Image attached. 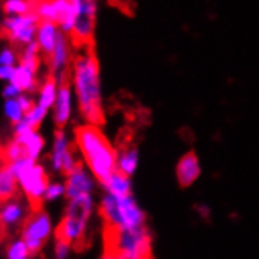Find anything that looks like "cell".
Wrapping results in <instances>:
<instances>
[{"label": "cell", "mask_w": 259, "mask_h": 259, "mask_svg": "<svg viewBox=\"0 0 259 259\" xmlns=\"http://www.w3.org/2000/svg\"><path fill=\"white\" fill-rule=\"evenodd\" d=\"M72 91L85 123L99 126L104 119L101 74L98 58L95 57L91 48L74 60Z\"/></svg>", "instance_id": "6da1fadb"}, {"label": "cell", "mask_w": 259, "mask_h": 259, "mask_svg": "<svg viewBox=\"0 0 259 259\" xmlns=\"http://www.w3.org/2000/svg\"><path fill=\"white\" fill-rule=\"evenodd\" d=\"M74 143L83 159V165L99 184L116 171L118 151L105 139L99 126H79L74 132Z\"/></svg>", "instance_id": "7a4b0ae2"}, {"label": "cell", "mask_w": 259, "mask_h": 259, "mask_svg": "<svg viewBox=\"0 0 259 259\" xmlns=\"http://www.w3.org/2000/svg\"><path fill=\"white\" fill-rule=\"evenodd\" d=\"M98 210L109 231L140 230L146 226V212L134 195L119 198L104 193L98 203Z\"/></svg>", "instance_id": "3957f363"}, {"label": "cell", "mask_w": 259, "mask_h": 259, "mask_svg": "<svg viewBox=\"0 0 259 259\" xmlns=\"http://www.w3.org/2000/svg\"><path fill=\"white\" fill-rule=\"evenodd\" d=\"M96 201L93 196H80L68 200L62 220L57 228V239H62L71 245H80L83 242L91 217L95 215Z\"/></svg>", "instance_id": "277c9868"}, {"label": "cell", "mask_w": 259, "mask_h": 259, "mask_svg": "<svg viewBox=\"0 0 259 259\" xmlns=\"http://www.w3.org/2000/svg\"><path fill=\"white\" fill-rule=\"evenodd\" d=\"M5 166L18 179L19 190L30 204L38 206L41 201H44L46 189L51 181L41 163L28 157H22L19 160L5 163Z\"/></svg>", "instance_id": "5b68a950"}, {"label": "cell", "mask_w": 259, "mask_h": 259, "mask_svg": "<svg viewBox=\"0 0 259 259\" xmlns=\"http://www.w3.org/2000/svg\"><path fill=\"white\" fill-rule=\"evenodd\" d=\"M107 251H115L132 259H149L152 239L148 228L127 231H109Z\"/></svg>", "instance_id": "8992f818"}, {"label": "cell", "mask_w": 259, "mask_h": 259, "mask_svg": "<svg viewBox=\"0 0 259 259\" xmlns=\"http://www.w3.org/2000/svg\"><path fill=\"white\" fill-rule=\"evenodd\" d=\"M54 233V223L51 215L42 209H36L28 215L27 222L21 228V237L27 242L32 254L41 251L44 243Z\"/></svg>", "instance_id": "52a82bcc"}, {"label": "cell", "mask_w": 259, "mask_h": 259, "mask_svg": "<svg viewBox=\"0 0 259 259\" xmlns=\"http://www.w3.org/2000/svg\"><path fill=\"white\" fill-rule=\"evenodd\" d=\"M74 145L75 143H72L69 135L63 129L55 132L49 151V166L54 173H62L66 176L75 166L80 165L77 154L74 151Z\"/></svg>", "instance_id": "ba28073f"}, {"label": "cell", "mask_w": 259, "mask_h": 259, "mask_svg": "<svg viewBox=\"0 0 259 259\" xmlns=\"http://www.w3.org/2000/svg\"><path fill=\"white\" fill-rule=\"evenodd\" d=\"M39 16L36 13H28L24 16H8L4 21V28L8 32V39L16 44L33 42L35 33H38Z\"/></svg>", "instance_id": "9c48e42d"}, {"label": "cell", "mask_w": 259, "mask_h": 259, "mask_svg": "<svg viewBox=\"0 0 259 259\" xmlns=\"http://www.w3.org/2000/svg\"><path fill=\"white\" fill-rule=\"evenodd\" d=\"M98 179L93 176L83 163L68 173L65 176V187H66V198L74 200V198L80 196H93L96 190Z\"/></svg>", "instance_id": "30bf717a"}, {"label": "cell", "mask_w": 259, "mask_h": 259, "mask_svg": "<svg viewBox=\"0 0 259 259\" xmlns=\"http://www.w3.org/2000/svg\"><path fill=\"white\" fill-rule=\"evenodd\" d=\"M28 201L25 198L13 196L10 200L2 201V207H0V222H2L4 230L13 231L22 228L24 223L28 219Z\"/></svg>", "instance_id": "8fae6325"}, {"label": "cell", "mask_w": 259, "mask_h": 259, "mask_svg": "<svg viewBox=\"0 0 259 259\" xmlns=\"http://www.w3.org/2000/svg\"><path fill=\"white\" fill-rule=\"evenodd\" d=\"M58 95H57V101L54 104L52 109V118L54 123L58 127H65L71 118H72V112H74V91L72 87L66 82H58Z\"/></svg>", "instance_id": "7c38bea8"}, {"label": "cell", "mask_w": 259, "mask_h": 259, "mask_svg": "<svg viewBox=\"0 0 259 259\" xmlns=\"http://www.w3.org/2000/svg\"><path fill=\"white\" fill-rule=\"evenodd\" d=\"M201 176V163L195 152L184 154L176 165V179L181 187H190Z\"/></svg>", "instance_id": "4fadbf2b"}, {"label": "cell", "mask_w": 259, "mask_h": 259, "mask_svg": "<svg viewBox=\"0 0 259 259\" xmlns=\"http://www.w3.org/2000/svg\"><path fill=\"white\" fill-rule=\"evenodd\" d=\"M13 139H16L21 143V146L24 148V152H25V157H28V159L38 162L41 159V156L44 154L46 140L38 129H30V131H24L21 134H14Z\"/></svg>", "instance_id": "5bb4252c"}, {"label": "cell", "mask_w": 259, "mask_h": 259, "mask_svg": "<svg viewBox=\"0 0 259 259\" xmlns=\"http://www.w3.org/2000/svg\"><path fill=\"white\" fill-rule=\"evenodd\" d=\"M60 33L62 32L58 30L57 24L49 22V21H41L38 27V33H36V42L39 46V51L48 57H51L52 52L55 51Z\"/></svg>", "instance_id": "9a60e30c"}, {"label": "cell", "mask_w": 259, "mask_h": 259, "mask_svg": "<svg viewBox=\"0 0 259 259\" xmlns=\"http://www.w3.org/2000/svg\"><path fill=\"white\" fill-rule=\"evenodd\" d=\"M101 187L104 189V193H110L113 196H129L132 195V181L129 176L115 171L112 176H109L104 182H101Z\"/></svg>", "instance_id": "2e32d148"}, {"label": "cell", "mask_w": 259, "mask_h": 259, "mask_svg": "<svg viewBox=\"0 0 259 259\" xmlns=\"http://www.w3.org/2000/svg\"><path fill=\"white\" fill-rule=\"evenodd\" d=\"M139 163H140V152L135 146H126L121 151H118L116 171L132 178L137 168H139Z\"/></svg>", "instance_id": "e0dca14e"}, {"label": "cell", "mask_w": 259, "mask_h": 259, "mask_svg": "<svg viewBox=\"0 0 259 259\" xmlns=\"http://www.w3.org/2000/svg\"><path fill=\"white\" fill-rule=\"evenodd\" d=\"M68 58H69L68 44H66V39H65L63 33H60L58 42L55 46V51L49 57V66H51L52 75L55 79H58V77L62 79V75L65 72V66L68 63Z\"/></svg>", "instance_id": "ac0fdd59"}, {"label": "cell", "mask_w": 259, "mask_h": 259, "mask_svg": "<svg viewBox=\"0 0 259 259\" xmlns=\"http://www.w3.org/2000/svg\"><path fill=\"white\" fill-rule=\"evenodd\" d=\"M58 82L57 79L54 77V75H51V77L46 79L39 90H38V98H36V104L41 105L42 109L46 110H52L54 109V104L57 101V95H58Z\"/></svg>", "instance_id": "d6986e66"}, {"label": "cell", "mask_w": 259, "mask_h": 259, "mask_svg": "<svg viewBox=\"0 0 259 259\" xmlns=\"http://www.w3.org/2000/svg\"><path fill=\"white\" fill-rule=\"evenodd\" d=\"M93 28H95V18L90 16V14L82 13L80 16H77L75 21L74 30H72V38L75 42L79 44H91V38H93Z\"/></svg>", "instance_id": "ffe728a7"}, {"label": "cell", "mask_w": 259, "mask_h": 259, "mask_svg": "<svg viewBox=\"0 0 259 259\" xmlns=\"http://www.w3.org/2000/svg\"><path fill=\"white\" fill-rule=\"evenodd\" d=\"M11 83L18 85L24 93L35 91L36 90V71L30 69L24 65H18L16 71H14Z\"/></svg>", "instance_id": "44dd1931"}, {"label": "cell", "mask_w": 259, "mask_h": 259, "mask_svg": "<svg viewBox=\"0 0 259 259\" xmlns=\"http://www.w3.org/2000/svg\"><path fill=\"white\" fill-rule=\"evenodd\" d=\"M19 189L18 179L14 178L8 168L4 165L2 170H0V196H2V201L10 200V198L16 196V192Z\"/></svg>", "instance_id": "7402d4cb"}, {"label": "cell", "mask_w": 259, "mask_h": 259, "mask_svg": "<svg viewBox=\"0 0 259 259\" xmlns=\"http://www.w3.org/2000/svg\"><path fill=\"white\" fill-rule=\"evenodd\" d=\"M32 251H30L27 242L19 236L13 237L5 247V257L7 259H27L30 257Z\"/></svg>", "instance_id": "603a6c76"}, {"label": "cell", "mask_w": 259, "mask_h": 259, "mask_svg": "<svg viewBox=\"0 0 259 259\" xmlns=\"http://www.w3.org/2000/svg\"><path fill=\"white\" fill-rule=\"evenodd\" d=\"M4 115H5V118L8 119V123L11 126H16L25 118V110L22 109L19 99H5V102H4Z\"/></svg>", "instance_id": "cb8c5ba5"}, {"label": "cell", "mask_w": 259, "mask_h": 259, "mask_svg": "<svg viewBox=\"0 0 259 259\" xmlns=\"http://www.w3.org/2000/svg\"><path fill=\"white\" fill-rule=\"evenodd\" d=\"M38 51H39V46L36 41L30 42L25 46V49L21 55V65L33 69V71H38V66H39V58H38Z\"/></svg>", "instance_id": "d4e9b609"}, {"label": "cell", "mask_w": 259, "mask_h": 259, "mask_svg": "<svg viewBox=\"0 0 259 259\" xmlns=\"http://www.w3.org/2000/svg\"><path fill=\"white\" fill-rule=\"evenodd\" d=\"M32 8V0H5L4 4V11L10 16H24V14H28Z\"/></svg>", "instance_id": "484cf974"}, {"label": "cell", "mask_w": 259, "mask_h": 259, "mask_svg": "<svg viewBox=\"0 0 259 259\" xmlns=\"http://www.w3.org/2000/svg\"><path fill=\"white\" fill-rule=\"evenodd\" d=\"M2 157H4L5 163H10V162H14V160H19V159L25 157V152L16 139H10L2 149Z\"/></svg>", "instance_id": "4316f807"}, {"label": "cell", "mask_w": 259, "mask_h": 259, "mask_svg": "<svg viewBox=\"0 0 259 259\" xmlns=\"http://www.w3.org/2000/svg\"><path fill=\"white\" fill-rule=\"evenodd\" d=\"M62 198H66V187H65V181H51L48 189H46L44 195V201L48 203H55Z\"/></svg>", "instance_id": "83f0119b"}, {"label": "cell", "mask_w": 259, "mask_h": 259, "mask_svg": "<svg viewBox=\"0 0 259 259\" xmlns=\"http://www.w3.org/2000/svg\"><path fill=\"white\" fill-rule=\"evenodd\" d=\"M72 251V245L62 239H57L55 240V245H54V257L55 259H68L71 256Z\"/></svg>", "instance_id": "f1b7e54d"}, {"label": "cell", "mask_w": 259, "mask_h": 259, "mask_svg": "<svg viewBox=\"0 0 259 259\" xmlns=\"http://www.w3.org/2000/svg\"><path fill=\"white\" fill-rule=\"evenodd\" d=\"M24 95V91L18 87V85H14V83H7L2 90V96L5 99H18Z\"/></svg>", "instance_id": "f546056e"}, {"label": "cell", "mask_w": 259, "mask_h": 259, "mask_svg": "<svg viewBox=\"0 0 259 259\" xmlns=\"http://www.w3.org/2000/svg\"><path fill=\"white\" fill-rule=\"evenodd\" d=\"M16 63V55L11 49H4L0 52V66H14Z\"/></svg>", "instance_id": "4dcf8cb0"}, {"label": "cell", "mask_w": 259, "mask_h": 259, "mask_svg": "<svg viewBox=\"0 0 259 259\" xmlns=\"http://www.w3.org/2000/svg\"><path fill=\"white\" fill-rule=\"evenodd\" d=\"M14 71H16V66H0V79L10 83L13 80Z\"/></svg>", "instance_id": "1f68e13d"}, {"label": "cell", "mask_w": 259, "mask_h": 259, "mask_svg": "<svg viewBox=\"0 0 259 259\" xmlns=\"http://www.w3.org/2000/svg\"><path fill=\"white\" fill-rule=\"evenodd\" d=\"M102 259H132L129 256H124V254H119V253H115V251H107L104 254Z\"/></svg>", "instance_id": "d6a6232c"}, {"label": "cell", "mask_w": 259, "mask_h": 259, "mask_svg": "<svg viewBox=\"0 0 259 259\" xmlns=\"http://www.w3.org/2000/svg\"><path fill=\"white\" fill-rule=\"evenodd\" d=\"M27 259H33V257H32V256H30V257H27Z\"/></svg>", "instance_id": "836d02e7"}, {"label": "cell", "mask_w": 259, "mask_h": 259, "mask_svg": "<svg viewBox=\"0 0 259 259\" xmlns=\"http://www.w3.org/2000/svg\"><path fill=\"white\" fill-rule=\"evenodd\" d=\"M71 2H72V0H71Z\"/></svg>", "instance_id": "e575fe53"}]
</instances>
